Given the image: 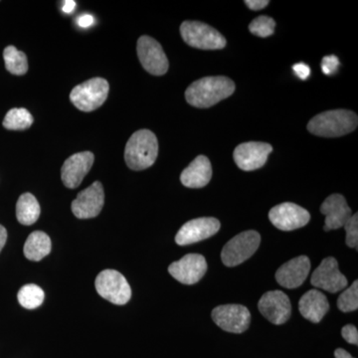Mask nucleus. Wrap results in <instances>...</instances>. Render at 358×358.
Masks as SVG:
<instances>
[{"instance_id":"obj_21","label":"nucleus","mask_w":358,"mask_h":358,"mask_svg":"<svg viewBox=\"0 0 358 358\" xmlns=\"http://www.w3.org/2000/svg\"><path fill=\"white\" fill-rule=\"evenodd\" d=\"M301 315L313 324H317L324 319L329 310V303L327 296L317 289L307 292L299 303Z\"/></svg>"},{"instance_id":"obj_4","label":"nucleus","mask_w":358,"mask_h":358,"mask_svg":"<svg viewBox=\"0 0 358 358\" xmlns=\"http://www.w3.org/2000/svg\"><path fill=\"white\" fill-rule=\"evenodd\" d=\"M110 86L103 78H93L78 85L70 94V100L78 110L93 112L107 100Z\"/></svg>"},{"instance_id":"obj_15","label":"nucleus","mask_w":358,"mask_h":358,"mask_svg":"<svg viewBox=\"0 0 358 358\" xmlns=\"http://www.w3.org/2000/svg\"><path fill=\"white\" fill-rule=\"evenodd\" d=\"M258 308L268 322L277 326L285 324L291 317V301L282 291H271L264 294L259 301Z\"/></svg>"},{"instance_id":"obj_31","label":"nucleus","mask_w":358,"mask_h":358,"mask_svg":"<svg viewBox=\"0 0 358 358\" xmlns=\"http://www.w3.org/2000/svg\"><path fill=\"white\" fill-rule=\"evenodd\" d=\"M341 334H343V338L345 339V341H348V343H352V345H358V331L357 327L352 326V324H348V326L343 327V331H341Z\"/></svg>"},{"instance_id":"obj_18","label":"nucleus","mask_w":358,"mask_h":358,"mask_svg":"<svg viewBox=\"0 0 358 358\" xmlns=\"http://www.w3.org/2000/svg\"><path fill=\"white\" fill-rule=\"evenodd\" d=\"M310 270V259L307 256L296 257L279 268L275 280L284 288H299L307 280Z\"/></svg>"},{"instance_id":"obj_27","label":"nucleus","mask_w":358,"mask_h":358,"mask_svg":"<svg viewBox=\"0 0 358 358\" xmlns=\"http://www.w3.org/2000/svg\"><path fill=\"white\" fill-rule=\"evenodd\" d=\"M338 307L341 312H355L358 308V282L355 281L338 296Z\"/></svg>"},{"instance_id":"obj_5","label":"nucleus","mask_w":358,"mask_h":358,"mask_svg":"<svg viewBox=\"0 0 358 358\" xmlns=\"http://www.w3.org/2000/svg\"><path fill=\"white\" fill-rule=\"evenodd\" d=\"M180 33L186 44L202 50H219L226 46L225 37L215 28L200 21H185Z\"/></svg>"},{"instance_id":"obj_16","label":"nucleus","mask_w":358,"mask_h":358,"mask_svg":"<svg viewBox=\"0 0 358 358\" xmlns=\"http://www.w3.org/2000/svg\"><path fill=\"white\" fill-rule=\"evenodd\" d=\"M206 271V260L200 254H188L169 267V274L185 285L196 284L203 278Z\"/></svg>"},{"instance_id":"obj_26","label":"nucleus","mask_w":358,"mask_h":358,"mask_svg":"<svg viewBox=\"0 0 358 358\" xmlns=\"http://www.w3.org/2000/svg\"><path fill=\"white\" fill-rule=\"evenodd\" d=\"M33 124V117L26 109H13L4 117L3 127L10 131H23Z\"/></svg>"},{"instance_id":"obj_10","label":"nucleus","mask_w":358,"mask_h":358,"mask_svg":"<svg viewBox=\"0 0 358 358\" xmlns=\"http://www.w3.org/2000/svg\"><path fill=\"white\" fill-rule=\"evenodd\" d=\"M268 218L275 228L282 231L300 229L310 220V214L303 207L292 202H285L273 207Z\"/></svg>"},{"instance_id":"obj_12","label":"nucleus","mask_w":358,"mask_h":358,"mask_svg":"<svg viewBox=\"0 0 358 358\" xmlns=\"http://www.w3.org/2000/svg\"><path fill=\"white\" fill-rule=\"evenodd\" d=\"M272 152L273 147L270 143L249 141L238 145L233 157L240 169L253 171L265 166L268 155Z\"/></svg>"},{"instance_id":"obj_20","label":"nucleus","mask_w":358,"mask_h":358,"mask_svg":"<svg viewBox=\"0 0 358 358\" xmlns=\"http://www.w3.org/2000/svg\"><path fill=\"white\" fill-rule=\"evenodd\" d=\"M212 166L205 155H199L180 176V181L188 188H202L210 182Z\"/></svg>"},{"instance_id":"obj_13","label":"nucleus","mask_w":358,"mask_h":358,"mask_svg":"<svg viewBox=\"0 0 358 358\" xmlns=\"http://www.w3.org/2000/svg\"><path fill=\"white\" fill-rule=\"evenodd\" d=\"M105 203V192L102 183L95 181L91 186L78 194L72 202V212L77 218L96 217L102 211Z\"/></svg>"},{"instance_id":"obj_6","label":"nucleus","mask_w":358,"mask_h":358,"mask_svg":"<svg viewBox=\"0 0 358 358\" xmlns=\"http://www.w3.org/2000/svg\"><path fill=\"white\" fill-rule=\"evenodd\" d=\"M261 243V236L257 231L249 230L232 238L224 246L221 259L227 267H235L248 260L255 254Z\"/></svg>"},{"instance_id":"obj_35","label":"nucleus","mask_w":358,"mask_h":358,"mask_svg":"<svg viewBox=\"0 0 358 358\" xmlns=\"http://www.w3.org/2000/svg\"><path fill=\"white\" fill-rule=\"evenodd\" d=\"M7 240V231L3 226L0 225V252L3 248L4 245L6 243Z\"/></svg>"},{"instance_id":"obj_30","label":"nucleus","mask_w":358,"mask_h":358,"mask_svg":"<svg viewBox=\"0 0 358 358\" xmlns=\"http://www.w3.org/2000/svg\"><path fill=\"white\" fill-rule=\"evenodd\" d=\"M339 60L336 56L329 55L322 58V71L327 76H331L338 72L339 67Z\"/></svg>"},{"instance_id":"obj_23","label":"nucleus","mask_w":358,"mask_h":358,"mask_svg":"<svg viewBox=\"0 0 358 358\" xmlns=\"http://www.w3.org/2000/svg\"><path fill=\"white\" fill-rule=\"evenodd\" d=\"M39 202L31 193H23L16 204V217L22 225H32L40 216Z\"/></svg>"},{"instance_id":"obj_37","label":"nucleus","mask_w":358,"mask_h":358,"mask_svg":"<svg viewBox=\"0 0 358 358\" xmlns=\"http://www.w3.org/2000/svg\"><path fill=\"white\" fill-rule=\"evenodd\" d=\"M334 357H336V358H355L350 355V353L343 350V348H338V350L334 352Z\"/></svg>"},{"instance_id":"obj_33","label":"nucleus","mask_w":358,"mask_h":358,"mask_svg":"<svg viewBox=\"0 0 358 358\" xmlns=\"http://www.w3.org/2000/svg\"><path fill=\"white\" fill-rule=\"evenodd\" d=\"M268 3H270V1H268V0H246L245 1V4L254 11L265 8Z\"/></svg>"},{"instance_id":"obj_7","label":"nucleus","mask_w":358,"mask_h":358,"mask_svg":"<svg viewBox=\"0 0 358 358\" xmlns=\"http://www.w3.org/2000/svg\"><path fill=\"white\" fill-rule=\"evenodd\" d=\"M96 292L114 305H126L131 296V289L126 278L115 270H105L96 278Z\"/></svg>"},{"instance_id":"obj_14","label":"nucleus","mask_w":358,"mask_h":358,"mask_svg":"<svg viewBox=\"0 0 358 358\" xmlns=\"http://www.w3.org/2000/svg\"><path fill=\"white\" fill-rule=\"evenodd\" d=\"M221 224L213 217H202L188 221L179 229L176 242L179 246L197 243L208 239L220 230Z\"/></svg>"},{"instance_id":"obj_22","label":"nucleus","mask_w":358,"mask_h":358,"mask_svg":"<svg viewBox=\"0 0 358 358\" xmlns=\"http://www.w3.org/2000/svg\"><path fill=\"white\" fill-rule=\"evenodd\" d=\"M51 248L50 237L42 231H35L26 240L23 252L28 260L38 262L50 254Z\"/></svg>"},{"instance_id":"obj_11","label":"nucleus","mask_w":358,"mask_h":358,"mask_svg":"<svg viewBox=\"0 0 358 358\" xmlns=\"http://www.w3.org/2000/svg\"><path fill=\"white\" fill-rule=\"evenodd\" d=\"M310 282L315 288L333 294L343 291L348 284L345 275L339 271L338 261L333 257H327L322 260L313 273Z\"/></svg>"},{"instance_id":"obj_29","label":"nucleus","mask_w":358,"mask_h":358,"mask_svg":"<svg viewBox=\"0 0 358 358\" xmlns=\"http://www.w3.org/2000/svg\"><path fill=\"white\" fill-rule=\"evenodd\" d=\"M346 232L345 243L350 248L357 249L358 246V214L348 219L343 226Z\"/></svg>"},{"instance_id":"obj_8","label":"nucleus","mask_w":358,"mask_h":358,"mask_svg":"<svg viewBox=\"0 0 358 358\" xmlns=\"http://www.w3.org/2000/svg\"><path fill=\"white\" fill-rule=\"evenodd\" d=\"M136 51L143 69L155 76L166 74L169 70V59L157 40L143 35L138 40Z\"/></svg>"},{"instance_id":"obj_17","label":"nucleus","mask_w":358,"mask_h":358,"mask_svg":"<svg viewBox=\"0 0 358 358\" xmlns=\"http://www.w3.org/2000/svg\"><path fill=\"white\" fill-rule=\"evenodd\" d=\"M94 160L95 157L91 152H79L66 159L61 169V178L66 187L74 189L81 185L93 166Z\"/></svg>"},{"instance_id":"obj_32","label":"nucleus","mask_w":358,"mask_h":358,"mask_svg":"<svg viewBox=\"0 0 358 358\" xmlns=\"http://www.w3.org/2000/svg\"><path fill=\"white\" fill-rule=\"evenodd\" d=\"M293 71L296 76L301 80H307L310 76V66L305 64V63H296L293 66Z\"/></svg>"},{"instance_id":"obj_9","label":"nucleus","mask_w":358,"mask_h":358,"mask_svg":"<svg viewBox=\"0 0 358 358\" xmlns=\"http://www.w3.org/2000/svg\"><path fill=\"white\" fill-rule=\"evenodd\" d=\"M212 319L223 331L242 334L248 329L251 313L241 305H223L212 310Z\"/></svg>"},{"instance_id":"obj_25","label":"nucleus","mask_w":358,"mask_h":358,"mask_svg":"<svg viewBox=\"0 0 358 358\" xmlns=\"http://www.w3.org/2000/svg\"><path fill=\"white\" fill-rule=\"evenodd\" d=\"M17 299L23 308L34 310L43 303L44 292L37 285H26L18 292Z\"/></svg>"},{"instance_id":"obj_3","label":"nucleus","mask_w":358,"mask_h":358,"mask_svg":"<svg viewBox=\"0 0 358 358\" xmlns=\"http://www.w3.org/2000/svg\"><path fill=\"white\" fill-rule=\"evenodd\" d=\"M358 117L348 110H327L315 115L308 124V129L315 136L338 138L350 134L357 128Z\"/></svg>"},{"instance_id":"obj_36","label":"nucleus","mask_w":358,"mask_h":358,"mask_svg":"<svg viewBox=\"0 0 358 358\" xmlns=\"http://www.w3.org/2000/svg\"><path fill=\"white\" fill-rule=\"evenodd\" d=\"M75 7H76V2L73 1V0H68V1L64 2L62 9L65 13H71L74 10Z\"/></svg>"},{"instance_id":"obj_24","label":"nucleus","mask_w":358,"mask_h":358,"mask_svg":"<svg viewBox=\"0 0 358 358\" xmlns=\"http://www.w3.org/2000/svg\"><path fill=\"white\" fill-rule=\"evenodd\" d=\"M4 63L6 70L16 76H22L28 71L27 57L16 47L7 46L3 51Z\"/></svg>"},{"instance_id":"obj_28","label":"nucleus","mask_w":358,"mask_h":358,"mask_svg":"<svg viewBox=\"0 0 358 358\" xmlns=\"http://www.w3.org/2000/svg\"><path fill=\"white\" fill-rule=\"evenodd\" d=\"M275 27V20L270 16L261 15L255 18L249 25V30L256 36L266 37L274 34Z\"/></svg>"},{"instance_id":"obj_19","label":"nucleus","mask_w":358,"mask_h":358,"mask_svg":"<svg viewBox=\"0 0 358 358\" xmlns=\"http://www.w3.org/2000/svg\"><path fill=\"white\" fill-rule=\"evenodd\" d=\"M320 212L326 216L324 231L336 230L343 227L352 215V209L341 194L329 195L320 206Z\"/></svg>"},{"instance_id":"obj_34","label":"nucleus","mask_w":358,"mask_h":358,"mask_svg":"<svg viewBox=\"0 0 358 358\" xmlns=\"http://www.w3.org/2000/svg\"><path fill=\"white\" fill-rule=\"evenodd\" d=\"M94 22V17L90 14H85V15L81 16V17L78 20V24L81 26V27H90Z\"/></svg>"},{"instance_id":"obj_2","label":"nucleus","mask_w":358,"mask_h":358,"mask_svg":"<svg viewBox=\"0 0 358 358\" xmlns=\"http://www.w3.org/2000/svg\"><path fill=\"white\" fill-rule=\"evenodd\" d=\"M159 155V141L152 131L140 129L129 138L124 148L127 166L133 171H143L155 164Z\"/></svg>"},{"instance_id":"obj_1","label":"nucleus","mask_w":358,"mask_h":358,"mask_svg":"<svg viewBox=\"0 0 358 358\" xmlns=\"http://www.w3.org/2000/svg\"><path fill=\"white\" fill-rule=\"evenodd\" d=\"M235 84L224 76L205 77L193 82L185 91V99L189 105L206 109L232 95Z\"/></svg>"}]
</instances>
